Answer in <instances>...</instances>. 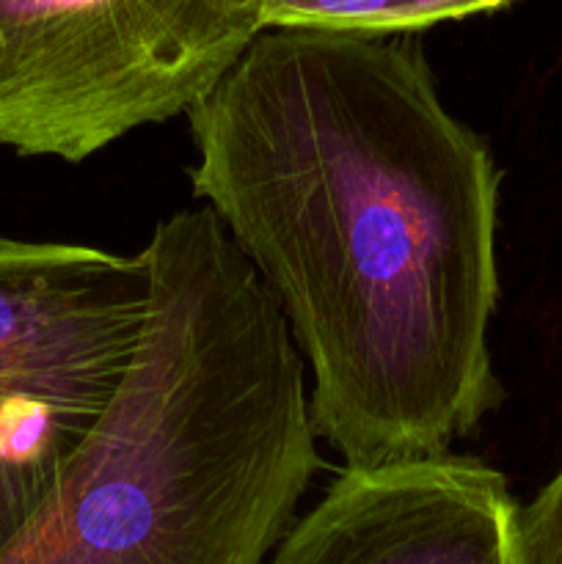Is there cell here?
<instances>
[{
  "label": "cell",
  "mask_w": 562,
  "mask_h": 564,
  "mask_svg": "<svg viewBox=\"0 0 562 564\" xmlns=\"http://www.w3.org/2000/svg\"><path fill=\"white\" fill-rule=\"evenodd\" d=\"M262 31L259 0H0V147L83 163L187 113Z\"/></svg>",
  "instance_id": "cell-2"
},
{
  "label": "cell",
  "mask_w": 562,
  "mask_h": 564,
  "mask_svg": "<svg viewBox=\"0 0 562 564\" xmlns=\"http://www.w3.org/2000/svg\"><path fill=\"white\" fill-rule=\"evenodd\" d=\"M516 0H259L262 28L408 36L441 22L494 14Z\"/></svg>",
  "instance_id": "cell-6"
},
{
  "label": "cell",
  "mask_w": 562,
  "mask_h": 564,
  "mask_svg": "<svg viewBox=\"0 0 562 564\" xmlns=\"http://www.w3.org/2000/svg\"><path fill=\"white\" fill-rule=\"evenodd\" d=\"M196 198L284 312L345 460L444 455L501 402V171L400 36L262 31L187 110Z\"/></svg>",
  "instance_id": "cell-1"
},
{
  "label": "cell",
  "mask_w": 562,
  "mask_h": 564,
  "mask_svg": "<svg viewBox=\"0 0 562 564\" xmlns=\"http://www.w3.org/2000/svg\"><path fill=\"white\" fill-rule=\"evenodd\" d=\"M516 516L505 474L477 457L345 466L268 564H521Z\"/></svg>",
  "instance_id": "cell-3"
},
{
  "label": "cell",
  "mask_w": 562,
  "mask_h": 564,
  "mask_svg": "<svg viewBox=\"0 0 562 564\" xmlns=\"http://www.w3.org/2000/svg\"><path fill=\"white\" fill-rule=\"evenodd\" d=\"M152 270L136 257L0 237V358L99 319L147 312Z\"/></svg>",
  "instance_id": "cell-5"
},
{
  "label": "cell",
  "mask_w": 562,
  "mask_h": 564,
  "mask_svg": "<svg viewBox=\"0 0 562 564\" xmlns=\"http://www.w3.org/2000/svg\"><path fill=\"white\" fill-rule=\"evenodd\" d=\"M143 319L147 312L119 314L0 358V551L47 505L94 433Z\"/></svg>",
  "instance_id": "cell-4"
},
{
  "label": "cell",
  "mask_w": 562,
  "mask_h": 564,
  "mask_svg": "<svg viewBox=\"0 0 562 564\" xmlns=\"http://www.w3.org/2000/svg\"><path fill=\"white\" fill-rule=\"evenodd\" d=\"M521 564H562V468L529 505H518Z\"/></svg>",
  "instance_id": "cell-7"
}]
</instances>
